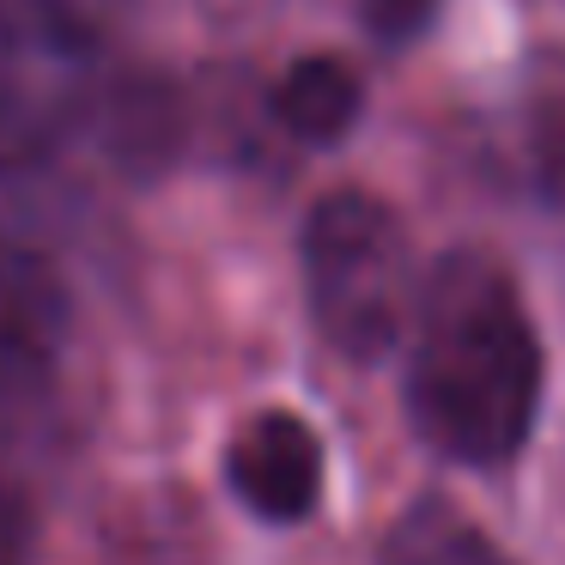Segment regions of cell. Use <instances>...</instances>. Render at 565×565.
<instances>
[{
  "label": "cell",
  "instance_id": "6da1fadb",
  "mask_svg": "<svg viewBox=\"0 0 565 565\" xmlns=\"http://www.w3.org/2000/svg\"><path fill=\"white\" fill-rule=\"evenodd\" d=\"M547 390L541 334L516 280L480 249L419 274L407 317V419L438 456L499 468L529 444Z\"/></svg>",
  "mask_w": 565,
  "mask_h": 565
},
{
  "label": "cell",
  "instance_id": "7a4b0ae2",
  "mask_svg": "<svg viewBox=\"0 0 565 565\" xmlns=\"http://www.w3.org/2000/svg\"><path fill=\"white\" fill-rule=\"evenodd\" d=\"M305 305L322 341L347 359H383L407 334L419 268L407 225L390 201L365 189H334L305 213L298 232Z\"/></svg>",
  "mask_w": 565,
  "mask_h": 565
},
{
  "label": "cell",
  "instance_id": "3957f363",
  "mask_svg": "<svg viewBox=\"0 0 565 565\" xmlns=\"http://www.w3.org/2000/svg\"><path fill=\"white\" fill-rule=\"evenodd\" d=\"M225 480L262 523H305L322 499V438L292 407H262L225 444Z\"/></svg>",
  "mask_w": 565,
  "mask_h": 565
},
{
  "label": "cell",
  "instance_id": "277c9868",
  "mask_svg": "<svg viewBox=\"0 0 565 565\" xmlns=\"http://www.w3.org/2000/svg\"><path fill=\"white\" fill-rule=\"evenodd\" d=\"M359 110H365V86H359V74L341 55H305V62H292L280 74V86H274V116H280V128L292 140H305V147H334V140H347V128L359 122Z\"/></svg>",
  "mask_w": 565,
  "mask_h": 565
},
{
  "label": "cell",
  "instance_id": "5b68a950",
  "mask_svg": "<svg viewBox=\"0 0 565 565\" xmlns=\"http://www.w3.org/2000/svg\"><path fill=\"white\" fill-rule=\"evenodd\" d=\"M377 565H516V559L450 499H414L390 523Z\"/></svg>",
  "mask_w": 565,
  "mask_h": 565
},
{
  "label": "cell",
  "instance_id": "8992f818",
  "mask_svg": "<svg viewBox=\"0 0 565 565\" xmlns=\"http://www.w3.org/2000/svg\"><path fill=\"white\" fill-rule=\"evenodd\" d=\"M128 7L135 0H0V13L19 31H31L38 43L74 55V62H92L104 50V38L128 19Z\"/></svg>",
  "mask_w": 565,
  "mask_h": 565
},
{
  "label": "cell",
  "instance_id": "52a82bcc",
  "mask_svg": "<svg viewBox=\"0 0 565 565\" xmlns=\"http://www.w3.org/2000/svg\"><path fill=\"white\" fill-rule=\"evenodd\" d=\"M523 147H529V177L547 201H565V104L547 98L535 104V116L523 122Z\"/></svg>",
  "mask_w": 565,
  "mask_h": 565
},
{
  "label": "cell",
  "instance_id": "ba28073f",
  "mask_svg": "<svg viewBox=\"0 0 565 565\" xmlns=\"http://www.w3.org/2000/svg\"><path fill=\"white\" fill-rule=\"evenodd\" d=\"M438 7L444 0H359V19H365V31L377 43H414L419 31L438 19Z\"/></svg>",
  "mask_w": 565,
  "mask_h": 565
},
{
  "label": "cell",
  "instance_id": "9c48e42d",
  "mask_svg": "<svg viewBox=\"0 0 565 565\" xmlns=\"http://www.w3.org/2000/svg\"><path fill=\"white\" fill-rule=\"evenodd\" d=\"M31 559V529H25V511L7 487H0V565H25Z\"/></svg>",
  "mask_w": 565,
  "mask_h": 565
}]
</instances>
